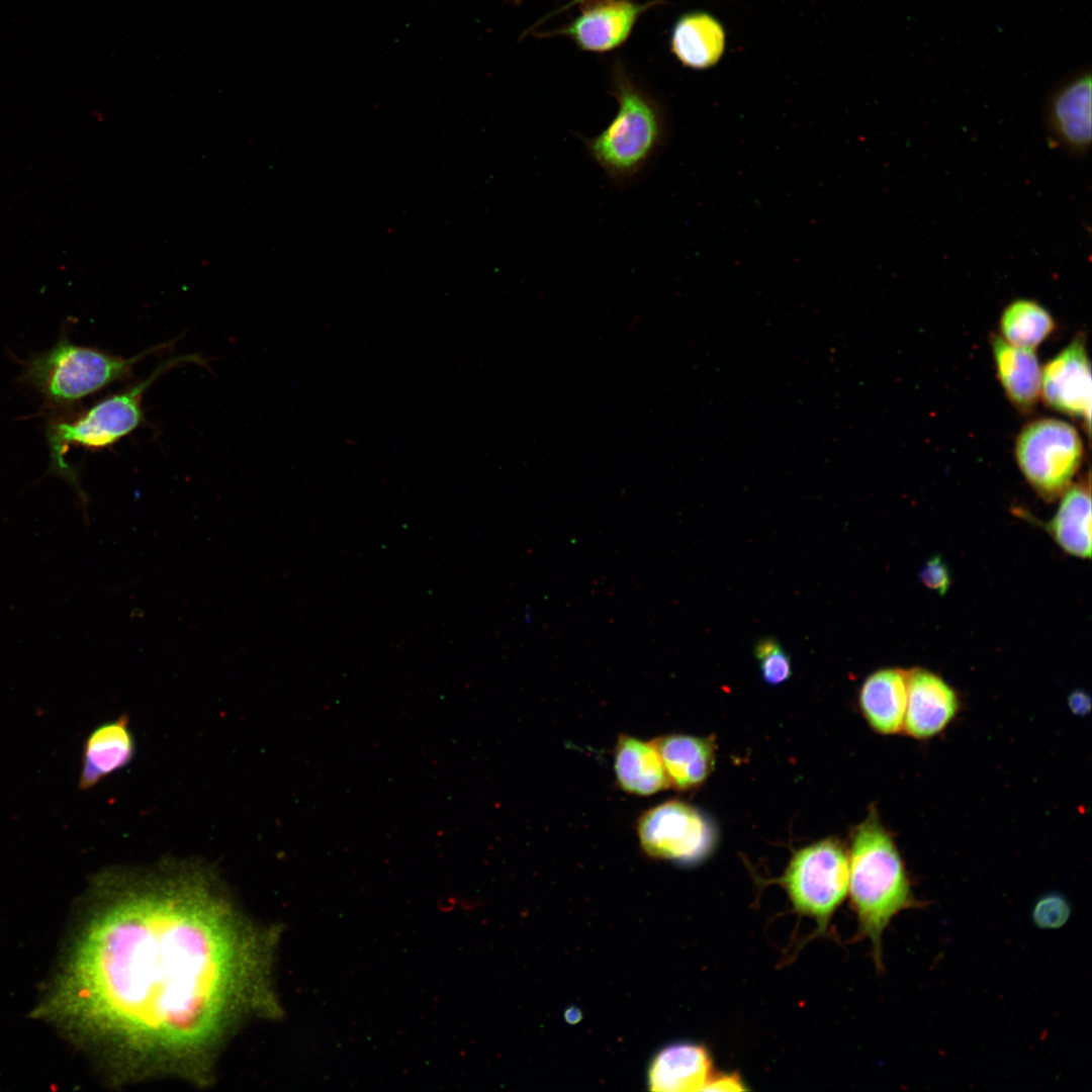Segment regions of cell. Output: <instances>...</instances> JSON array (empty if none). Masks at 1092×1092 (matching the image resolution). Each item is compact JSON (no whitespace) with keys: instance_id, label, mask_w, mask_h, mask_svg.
Here are the masks:
<instances>
[{"instance_id":"cell-1","label":"cell","mask_w":1092,"mask_h":1092,"mask_svg":"<svg viewBox=\"0 0 1092 1092\" xmlns=\"http://www.w3.org/2000/svg\"><path fill=\"white\" fill-rule=\"evenodd\" d=\"M50 1004L121 1055L177 1067L201 1060L266 996L270 952L210 869L168 861L110 872Z\"/></svg>"},{"instance_id":"cell-2","label":"cell","mask_w":1092,"mask_h":1092,"mask_svg":"<svg viewBox=\"0 0 1092 1092\" xmlns=\"http://www.w3.org/2000/svg\"><path fill=\"white\" fill-rule=\"evenodd\" d=\"M848 891L859 936L869 939L882 969L883 934L901 912L919 907L902 857L876 810L853 832L848 851Z\"/></svg>"},{"instance_id":"cell-3","label":"cell","mask_w":1092,"mask_h":1092,"mask_svg":"<svg viewBox=\"0 0 1092 1092\" xmlns=\"http://www.w3.org/2000/svg\"><path fill=\"white\" fill-rule=\"evenodd\" d=\"M610 94L618 111L598 135L580 136L589 158L617 186L636 179L663 147L668 126L662 105L616 65Z\"/></svg>"},{"instance_id":"cell-4","label":"cell","mask_w":1092,"mask_h":1092,"mask_svg":"<svg viewBox=\"0 0 1092 1092\" xmlns=\"http://www.w3.org/2000/svg\"><path fill=\"white\" fill-rule=\"evenodd\" d=\"M196 357L182 356L161 363L147 378L127 390L112 394L74 419L50 420L46 438L50 450L48 472L64 479L74 489L82 510L83 519L89 523L87 506L89 499L80 484V476L65 455L69 446L89 449L110 446L134 431L143 422L142 398L148 387L170 368L194 361Z\"/></svg>"},{"instance_id":"cell-5","label":"cell","mask_w":1092,"mask_h":1092,"mask_svg":"<svg viewBox=\"0 0 1092 1092\" xmlns=\"http://www.w3.org/2000/svg\"><path fill=\"white\" fill-rule=\"evenodd\" d=\"M154 351L125 359L75 345L63 337L50 350L27 362L23 380L48 403L64 406L125 377L140 360Z\"/></svg>"},{"instance_id":"cell-6","label":"cell","mask_w":1092,"mask_h":1092,"mask_svg":"<svg viewBox=\"0 0 1092 1092\" xmlns=\"http://www.w3.org/2000/svg\"><path fill=\"white\" fill-rule=\"evenodd\" d=\"M848 852L836 839H824L794 853L778 880L795 912L813 919L824 933L848 891Z\"/></svg>"},{"instance_id":"cell-7","label":"cell","mask_w":1092,"mask_h":1092,"mask_svg":"<svg viewBox=\"0 0 1092 1092\" xmlns=\"http://www.w3.org/2000/svg\"><path fill=\"white\" fill-rule=\"evenodd\" d=\"M1018 466L1029 484L1045 499L1064 493L1083 458V443L1069 423L1044 418L1027 424L1015 444Z\"/></svg>"},{"instance_id":"cell-8","label":"cell","mask_w":1092,"mask_h":1092,"mask_svg":"<svg viewBox=\"0 0 1092 1092\" xmlns=\"http://www.w3.org/2000/svg\"><path fill=\"white\" fill-rule=\"evenodd\" d=\"M637 833L650 857L694 863L712 850L715 833L706 817L692 805L669 800L641 814Z\"/></svg>"},{"instance_id":"cell-9","label":"cell","mask_w":1092,"mask_h":1092,"mask_svg":"<svg viewBox=\"0 0 1092 1092\" xmlns=\"http://www.w3.org/2000/svg\"><path fill=\"white\" fill-rule=\"evenodd\" d=\"M661 0H598L583 5L579 14L556 30L540 36L563 35L581 51L603 54L623 46L640 16Z\"/></svg>"},{"instance_id":"cell-10","label":"cell","mask_w":1092,"mask_h":1092,"mask_svg":"<svg viewBox=\"0 0 1092 1092\" xmlns=\"http://www.w3.org/2000/svg\"><path fill=\"white\" fill-rule=\"evenodd\" d=\"M1048 139L1073 157H1084L1091 146V74L1082 70L1068 77L1048 97L1043 108Z\"/></svg>"},{"instance_id":"cell-11","label":"cell","mask_w":1092,"mask_h":1092,"mask_svg":"<svg viewBox=\"0 0 1092 1092\" xmlns=\"http://www.w3.org/2000/svg\"><path fill=\"white\" fill-rule=\"evenodd\" d=\"M1040 391L1052 408L1082 418L1089 430L1091 369L1083 339H1074L1044 365Z\"/></svg>"},{"instance_id":"cell-12","label":"cell","mask_w":1092,"mask_h":1092,"mask_svg":"<svg viewBox=\"0 0 1092 1092\" xmlns=\"http://www.w3.org/2000/svg\"><path fill=\"white\" fill-rule=\"evenodd\" d=\"M959 700L941 677L925 669L908 671L904 728L908 735L925 739L940 733L954 718Z\"/></svg>"},{"instance_id":"cell-13","label":"cell","mask_w":1092,"mask_h":1092,"mask_svg":"<svg viewBox=\"0 0 1092 1092\" xmlns=\"http://www.w3.org/2000/svg\"><path fill=\"white\" fill-rule=\"evenodd\" d=\"M135 754L129 718L122 714L94 728L84 741L79 789L87 791L127 766Z\"/></svg>"},{"instance_id":"cell-14","label":"cell","mask_w":1092,"mask_h":1092,"mask_svg":"<svg viewBox=\"0 0 1092 1092\" xmlns=\"http://www.w3.org/2000/svg\"><path fill=\"white\" fill-rule=\"evenodd\" d=\"M712 1075L711 1054L704 1044L676 1042L655 1055L648 1070V1084L653 1091H703Z\"/></svg>"},{"instance_id":"cell-15","label":"cell","mask_w":1092,"mask_h":1092,"mask_svg":"<svg viewBox=\"0 0 1092 1092\" xmlns=\"http://www.w3.org/2000/svg\"><path fill=\"white\" fill-rule=\"evenodd\" d=\"M907 691V670L884 668L866 678L859 691L858 703L874 730L885 735L903 730Z\"/></svg>"},{"instance_id":"cell-16","label":"cell","mask_w":1092,"mask_h":1092,"mask_svg":"<svg viewBox=\"0 0 1092 1092\" xmlns=\"http://www.w3.org/2000/svg\"><path fill=\"white\" fill-rule=\"evenodd\" d=\"M650 742L662 760L669 786L676 790L700 786L714 768L716 747L711 737L670 734Z\"/></svg>"},{"instance_id":"cell-17","label":"cell","mask_w":1092,"mask_h":1092,"mask_svg":"<svg viewBox=\"0 0 1092 1092\" xmlns=\"http://www.w3.org/2000/svg\"><path fill=\"white\" fill-rule=\"evenodd\" d=\"M726 34L723 25L705 11L680 15L670 33V51L685 67L705 70L716 65L724 54Z\"/></svg>"},{"instance_id":"cell-18","label":"cell","mask_w":1092,"mask_h":1092,"mask_svg":"<svg viewBox=\"0 0 1092 1092\" xmlns=\"http://www.w3.org/2000/svg\"><path fill=\"white\" fill-rule=\"evenodd\" d=\"M997 376L1011 403L1028 412L1037 403L1041 369L1032 349L1009 344L999 336L992 339Z\"/></svg>"},{"instance_id":"cell-19","label":"cell","mask_w":1092,"mask_h":1092,"mask_svg":"<svg viewBox=\"0 0 1092 1092\" xmlns=\"http://www.w3.org/2000/svg\"><path fill=\"white\" fill-rule=\"evenodd\" d=\"M614 760L617 783L626 793L650 796L670 787L662 760L651 742L621 735Z\"/></svg>"},{"instance_id":"cell-20","label":"cell","mask_w":1092,"mask_h":1092,"mask_svg":"<svg viewBox=\"0 0 1092 1092\" xmlns=\"http://www.w3.org/2000/svg\"><path fill=\"white\" fill-rule=\"evenodd\" d=\"M1061 505L1045 525L1053 539L1067 553L1080 558L1091 556L1090 486L1079 483L1067 488Z\"/></svg>"},{"instance_id":"cell-21","label":"cell","mask_w":1092,"mask_h":1092,"mask_svg":"<svg viewBox=\"0 0 1092 1092\" xmlns=\"http://www.w3.org/2000/svg\"><path fill=\"white\" fill-rule=\"evenodd\" d=\"M999 324L1002 339L1011 345L1032 350L1055 329V321L1049 310L1027 298H1018L1006 305Z\"/></svg>"},{"instance_id":"cell-22","label":"cell","mask_w":1092,"mask_h":1092,"mask_svg":"<svg viewBox=\"0 0 1092 1092\" xmlns=\"http://www.w3.org/2000/svg\"><path fill=\"white\" fill-rule=\"evenodd\" d=\"M754 655L759 662L761 676L768 685H780L791 677V659L776 639H760L755 645Z\"/></svg>"},{"instance_id":"cell-23","label":"cell","mask_w":1092,"mask_h":1092,"mask_svg":"<svg viewBox=\"0 0 1092 1092\" xmlns=\"http://www.w3.org/2000/svg\"><path fill=\"white\" fill-rule=\"evenodd\" d=\"M1071 905L1058 893H1050L1039 898L1031 912L1032 921L1041 929H1057L1070 918Z\"/></svg>"},{"instance_id":"cell-24","label":"cell","mask_w":1092,"mask_h":1092,"mask_svg":"<svg viewBox=\"0 0 1092 1092\" xmlns=\"http://www.w3.org/2000/svg\"><path fill=\"white\" fill-rule=\"evenodd\" d=\"M920 578L924 585L941 595L946 593L950 584L947 566L938 556L932 557L924 564Z\"/></svg>"},{"instance_id":"cell-25","label":"cell","mask_w":1092,"mask_h":1092,"mask_svg":"<svg viewBox=\"0 0 1092 1092\" xmlns=\"http://www.w3.org/2000/svg\"><path fill=\"white\" fill-rule=\"evenodd\" d=\"M737 1073L713 1074L703 1091H745L748 1090Z\"/></svg>"},{"instance_id":"cell-26","label":"cell","mask_w":1092,"mask_h":1092,"mask_svg":"<svg viewBox=\"0 0 1092 1092\" xmlns=\"http://www.w3.org/2000/svg\"><path fill=\"white\" fill-rule=\"evenodd\" d=\"M1069 706L1074 713L1084 715L1089 712L1091 701L1083 691H1075L1069 697Z\"/></svg>"},{"instance_id":"cell-27","label":"cell","mask_w":1092,"mask_h":1092,"mask_svg":"<svg viewBox=\"0 0 1092 1092\" xmlns=\"http://www.w3.org/2000/svg\"><path fill=\"white\" fill-rule=\"evenodd\" d=\"M594 1H598V0H571V1H570V2H568V3H567V4L565 5V6H563L562 8H560L559 10H556V11H554V12L552 13V15H554V14H557L558 12H562V11H565V10H567V9L571 8L572 6L576 5V4H580V5H582V6H583V5H585V4H588V3H590V2H594Z\"/></svg>"},{"instance_id":"cell-28","label":"cell","mask_w":1092,"mask_h":1092,"mask_svg":"<svg viewBox=\"0 0 1092 1092\" xmlns=\"http://www.w3.org/2000/svg\"><path fill=\"white\" fill-rule=\"evenodd\" d=\"M522 0H512V2L519 4Z\"/></svg>"}]
</instances>
